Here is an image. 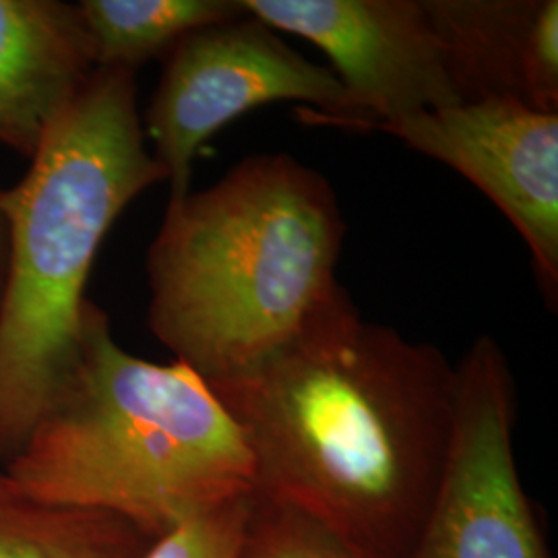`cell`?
Segmentation results:
<instances>
[{"label":"cell","instance_id":"1","mask_svg":"<svg viewBox=\"0 0 558 558\" xmlns=\"http://www.w3.org/2000/svg\"><path fill=\"white\" fill-rule=\"evenodd\" d=\"M458 373L439 348L368 323L345 294L239 379L209 387L236 422L255 493L362 558H408L433 502Z\"/></svg>","mask_w":558,"mask_h":558},{"label":"cell","instance_id":"2","mask_svg":"<svg viewBox=\"0 0 558 558\" xmlns=\"http://www.w3.org/2000/svg\"><path fill=\"white\" fill-rule=\"evenodd\" d=\"M345 221L336 191L288 154L251 156L168 201L149 246V329L216 387L239 379L329 311Z\"/></svg>","mask_w":558,"mask_h":558},{"label":"cell","instance_id":"3","mask_svg":"<svg viewBox=\"0 0 558 558\" xmlns=\"http://www.w3.org/2000/svg\"><path fill=\"white\" fill-rule=\"evenodd\" d=\"M2 472L36 499L117 515L151 539L255 493L248 447L207 383L120 348L94 302L75 364Z\"/></svg>","mask_w":558,"mask_h":558},{"label":"cell","instance_id":"4","mask_svg":"<svg viewBox=\"0 0 558 558\" xmlns=\"http://www.w3.org/2000/svg\"><path fill=\"white\" fill-rule=\"evenodd\" d=\"M2 191L0 463L20 453L80 354L85 288L112 223L166 174L147 149L135 73L96 69Z\"/></svg>","mask_w":558,"mask_h":558},{"label":"cell","instance_id":"5","mask_svg":"<svg viewBox=\"0 0 558 558\" xmlns=\"http://www.w3.org/2000/svg\"><path fill=\"white\" fill-rule=\"evenodd\" d=\"M271 101L311 104L317 122L362 129L333 71L304 59L248 11L184 36L166 57L143 124L170 201L191 193L193 160L205 141Z\"/></svg>","mask_w":558,"mask_h":558},{"label":"cell","instance_id":"6","mask_svg":"<svg viewBox=\"0 0 558 558\" xmlns=\"http://www.w3.org/2000/svg\"><path fill=\"white\" fill-rule=\"evenodd\" d=\"M456 373L447 458L408 558H550L519 478L515 383L499 343L476 339Z\"/></svg>","mask_w":558,"mask_h":558},{"label":"cell","instance_id":"7","mask_svg":"<svg viewBox=\"0 0 558 558\" xmlns=\"http://www.w3.org/2000/svg\"><path fill=\"white\" fill-rule=\"evenodd\" d=\"M331 60L362 131L461 104L426 0H242Z\"/></svg>","mask_w":558,"mask_h":558},{"label":"cell","instance_id":"8","mask_svg":"<svg viewBox=\"0 0 558 558\" xmlns=\"http://www.w3.org/2000/svg\"><path fill=\"white\" fill-rule=\"evenodd\" d=\"M377 131L476 184L525 240L550 306L558 292V112L518 100L465 101Z\"/></svg>","mask_w":558,"mask_h":558},{"label":"cell","instance_id":"9","mask_svg":"<svg viewBox=\"0 0 558 558\" xmlns=\"http://www.w3.org/2000/svg\"><path fill=\"white\" fill-rule=\"evenodd\" d=\"M94 71L77 4L0 0V145L32 160Z\"/></svg>","mask_w":558,"mask_h":558},{"label":"cell","instance_id":"10","mask_svg":"<svg viewBox=\"0 0 558 558\" xmlns=\"http://www.w3.org/2000/svg\"><path fill=\"white\" fill-rule=\"evenodd\" d=\"M426 9L461 104L523 101V60L538 0H426Z\"/></svg>","mask_w":558,"mask_h":558},{"label":"cell","instance_id":"11","mask_svg":"<svg viewBox=\"0 0 558 558\" xmlns=\"http://www.w3.org/2000/svg\"><path fill=\"white\" fill-rule=\"evenodd\" d=\"M151 542L124 519L36 499L0 474V558H143Z\"/></svg>","mask_w":558,"mask_h":558},{"label":"cell","instance_id":"12","mask_svg":"<svg viewBox=\"0 0 558 558\" xmlns=\"http://www.w3.org/2000/svg\"><path fill=\"white\" fill-rule=\"evenodd\" d=\"M77 9L96 69L131 73L184 36L246 15L242 0H81Z\"/></svg>","mask_w":558,"mask_h":558},{"label":"cell","instance_id":"13","mask_svg":"<svg viewBox=\"0 0 558 558\" xmlns=\"http://www.w3.org/2000/svg\"><path fill=\"white\" fill-rule=\"evenodd\" d=\"M239 558H362L315 519L253 493Z\"/></svg>","mask_w":558,"mask_h":558},{"label":"cell","instance_id":"14","mask_svg":"<svg viewBox=\"0 0 558 558\" xmlns=\"http://www.w3.org/2000/svg\"><path fill=\"white\" fill-rule=\"evenodd\" d=\"M246 499L207 509L154 539L143 558H239Z\"/></svg>","mask_w":558,"mask_h":558},{"label":"cell","instance_id":"15","mask_svg":"<svg viewBox=\"0 0 558 558\" xmlns=\"http://www.w3.org/2000/svg\"><path fill=\"white\" fill-rule=\"evenodd\" d=\"M523 101L558 112V2L538 0L523 60Z\"/></svg>","mask_w":558,"mask_h":558},{"label":"cell","instance_id":"16","mask_svg":"<svg viewBox=\"0 0 558 558\" xmlns=\"http://www.w3.org/2000/svg\"><path fill=\"white\" fill-rule=\"evenodd\" d=\"M7 257H9V230H7V218L2 211V189H0V299H2V286H4V274H7Z\"/></svg>","mask_w":558,"mask_h":558},{"label":"cell","instance_id":"17","mask_svg":"<svg viewBox=\"0 0 558 558\" xmlns=\"http://www.w3.org/2000/svg\"><path fill=\"white\" fill-rule=\"evenodd\" d=\"M0 474H2V463H0Z\"/></svg>","mask_w":558,"mask_h":558}]
</instances>
